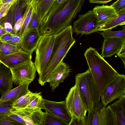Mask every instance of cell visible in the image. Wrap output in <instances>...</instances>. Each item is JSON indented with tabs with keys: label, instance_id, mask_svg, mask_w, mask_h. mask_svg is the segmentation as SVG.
<instances>
[{
	"label": "cell",
	"instance_id": "1",
	"mask_svg": "<svg viewBox=\"0 0 125 125\" xmlns=\"http://www.w3.org/2000/svg\"><path fill=\"white\" fill-rule=\"evenodd\" d=\"M85 0H68L40 27L41 35H56L71 25Z\"/></svg>",
	"mask_w": 125,
	"mask_h": 125
},
{
	"label": "cell",
	"instance_id": "2",
	"mask_svg": "<svg viewBox=\"0 0 125 125\" xmlns=\"http://www.w3.org/2000/svg\"><path fill=\"white\" fill-rule=\"evenodd\" d=\"M72 27L70 25L56 35L51 57L45 69L39 76L38 83L43 86L48 82L51 75L62 62L76 41L73 36Z\"/></svg>",
	"mask_w": 125,
	"mask_h": 125
},
{
	"label": "cell",
	"instance_id": "3",
	"mask_svg": "<svg viewBox=\"0 0 125 125\" xmlns=\"http://www.w3.org/2000/svg\"><path fill=\"white\" fill-rule=\"evenodd\" d=\"M84 55L101 97L106 86L119 74L94 48L87 49Z\"/></svg>",
	"mask_w": 125,
	"mask_h": 125
},
{
	"label": "cell",
	"instance_id": "4",
	"mask_svg": "<svg viewBox=\"0 0 125 125\" xmlns=\"http://www.w3.org/2000/svg\"><path fill=\"white\" fill-rule=\"evenodd\" d=\"M75 80L85 107L90 112L100 102V95L89 69L76 74Z\"/></svg>",
	"mask_w": 125,
	"mask_h": 125
},
{
	"label": "cell",
	"instance_id": "5",
	"mask_svg": "<svg viewBox=\"0 0 125 125\" xmlns=\"http://www.w3.org/2000/svg\"><path fill=\"white\" fill-rule=\"evenodd\" d=\"M56 35H42L35 49L34 63L39 76L45 69L52 52Z\"/></svg>",
	"mask_w": 125,
	"mask_h": 125
},
{
	"label": "cell",
	"instance_id": "6",
	"mask_svg": "<svg viewBox=\"0 0 125 125\" xmlns=\"http://www.w3.org/2000/svg\"><path fill=\"white\" fill-rule=\"evenodd\" d=\"M85 117L86 125H117L110 105L107 107L100 102Z\"/></svg>",
	"mask_w": 125,
	"mask_h": 125
},
{
	"label": "cell",
	"instance_id": "7",
	"mask_svg": "<svg viewBox=\"0 0 125 125\" xmlns=\"http://www.w3.org/2000/svg\"><path fill=\"white\" fill-rule=\"evenodd\" d=\"M98 19L95 13L92 10L79 15L78 19L74 22L73 32L77 34H89L97 31Z\"/></svg>",
	"mask_w": 125,
	"mask_h": 125
},
{
	"label": "cell",
	"instance_id": "8",
	"mask_svg": "<svg viewBox=\"0 0 125 125\" xmlns=\"http://www.w3.org/2000/svg\"><path fill=\"white\" fill-rule=\"evenodd\" d=\"M125 95V76L120 74L106 86L100 97L101 102L106 106L113 101Z\"/></svg>",
	"mask_w": 125,
	"mask_h": 125
},
{
	"label": "cell",
	"instance_id": "9",
	"mask_svg": "<svg viewBox=\"0 0 125 125\" xmlns=\"http://www.w3.org/2000/svg\"><path fill=\"white\" fill-rule=\"evenodd\" d=\"M65 102L67 109L71 116L85 120L87 111L80 97L77 85L75 83L67 95Z\"/></svg>",
	"mask_w": 125,
	"mask_h": 125
},
{
	"label": "cell",
	"instance_id": "10",
	"mask_svg": "<svg viewBox=\"0 0 125 125\" xmlns=\"http://www.w3.org/2000/svg\"><path fill=\"white\" fill-rule=\"evenodd\" d=\"M10 69L13 82L18 85L33 81L37 71L34 63L31 60Z\"/></svg>",
	"mask_w": 125,
	"mask_h": 125
},
{
	"label": "cell",
	"instance_id": "11",
	"mask_svg": "<svg viewBox=\"0 0 125 125\" xmlns=\"http://www.w3.org/2000/svg\"><path fill=\"white\" fill-rule=\"evenodd\" d=\"M43 109L69 124L72 116L66 106L65 101L55 102L43 98Z\"/></svg>",
	"mask_w": 125,
	"mask_h": 125
},
{
	"label": "cell",
	"instance_id": "12",
	"mask_svg": "<svg viewBox=\"0 0 125 125\" xmlns=\"http://www.w3.org/2000/svg\"><path fill=\"white\" fill-rule=\"evenodd\" d=\"M42 36L38 29L26 31L21 38L20 47L24 51L32 54L36 49Z\"/></svg>",
	"mask_w": 125,
	"mask_h": 125
},
{
	"label": "cell",
	"instance_id": "13",
	"mask_svg": "<svg viewBox=\"0 0 125 125\" xmlns=\"http://www.w3.org/2000/svg\"><path fill=\"white\" fill-rule=\"evenodd\" d=\"M32 54L22 50L11 54L0 55V62L10 69L31 60Z\"/></svg>",
	"mask_w": 125,
	"mask_h": 125
},
{
	"label": "cell",
	"instance_id": "14",
	"mask_svg": "<svg viewBox=\"0 0 125 125\" xmlns=\"http://www.w3.org/2000/svg\"><path fill=\"white\" fill-rule=\"evenodd\" d=\"M71 70L69 66L63 61L51 73L48 82L52 91L64 81Z\"/></svg>",
	"mask_w": 125,
	"mask_h": 125
},
{
	"label": "cell",
	"instance_id": "15",
	"mask_svg": "<svg viewBox=\"0 0 125 125\" xmlns=\"http://www.w3.org/2000/svg\"><path fill=\"white\" fill-rule=\"evenodd\" d=\"M125 39L116 38L104 40L101 56L104 58L110 57L117 54Z\"/></svg>",
	"mask_w": 125,
	"mask_h": 125
},
{
	"label": "cell",
	"instance_id": "16",
	"mask_svg": "<svg viewBox=\"0 0 125 125\" xmlns=\"http://www.w3.org/2000/svg\"><path fill=\"white\" fill-rule=\"evenodd\" d=\"M10 69L0 62V92L2 95L13 88Z\"/></svg>",
	"mask_w": 125,
	"mask_h": 125
},
{
	"label": "cell",
	"instance_id": "17",
	"mask_svg": "<svg viewBox=\"0 0 125 125\" xmlns=\"http://www.w3.org/2000/svg\"><path fill=\"white\" fill-rule=\"evenodd\" d=\"M30 83L28 82L25 83L10 90L2 95L0 101L14 102L29 92L30 90L28 89V86Z\"/></svg>",
	"mask_w": 125,
	"mask_h": 125
},
{
	"label": "cell",
	"instance_id": "18",
	"mask_svg": "<svg viewBox=\"0 0 125 125\" xmlns=\"http://www.w3.org/2000/svg\"><path fill=\"white\" fill-rule=\"evenodd\" d=\"M92 10L97 17L98 26L108 21L118 15L111 5L97 6Z\"/></svg>",
	"mask_w": 125,
	"mask_h": 125
},
{
	"label": "cell",
	"instance_id": "19",
	"mask_svg": "<svg viewBox=\"0 0 125 125\" xmlns=\"http://www.w3.org/2000/svg\"><path fill=\"white\" fill-rule=\"evenodd\" d=\"M35 110L25 108L15 109L8 115L16 120L21 125H33L31 120V114Z\"/></svg>",
	"mask_w": 125,
	"mask_h": 125
},
{
	"label": "cell",
	"instance_id": "20",
	"mask_svg": "<svg viewBox=\"0 0 125 125\" xmlns=\"http://www.w3.org/2000/svg\"><path fill=\"white\" fill-rule=\"evenodd\" d=\"M115 117L117 125H125V95L110 105Z\"/></svg>",
	"mask_w": 125,
	"mask_h": 125
},
{
	"label": "cell",
	"instance_id": "21",
	"mask_svg": "<svg viewBox=\"0 0 125 125\" xmlns=\"http://www.w3.org/2000/svg\"><path fill=\"white\" fill-rule=\"evenodd\" d=\"M125 24V12L118 14L113 18L98 26L97 31L111 30L119 25Z\"/></svg>",
	"mask_w": 125,
	"mask_h": 125
},
{
	"label": "cell",
	"instance_id": "22",
	"mask_svg": "<svg viewBox=\"0 0 125 125\" xmlns=\"http://www.w3.org/2000/svg\"><path fill=\"white\" fill-rule=\"evenodd\" d=\"M36 0H29L24 11L23 21L21 28L17 33L21 38L26 31L32 16L34 6Z\"/></svg>",
	"mask_w": 125,
	"mask_h": 125
},
{
	"label": "cell",
	"instance_id": "23",
	"mask_svg": "<svg viewBox=\"0 0 125 125\" xmlns=\"http://www.w3.org/2000/svg\"><path fill=\"white\" fill-rule=\"evenodd\" d=\"M28 1L17 0L12 4L13 28L16 22L23 16Z\"/></svg>",
	"mask_w": 125,
	"mask_h": 125
},
{
	"label": "cell",
	"instance_id": "24",
	"mask_svg": "<svg viewBox=\"0 0 125 125\" xmlns=\"http://www.w3.org/2000/svg\"><path fill=\"white\" fill-rule=\"evenodd\" d=\"M55 0H41L39 2L38 14L40 25L51 10Z\"/></svg>",
	"mask_w": 125,
	"mask_h": 125
},
{
	"label": "cell",
	"instance_id": "25",
	"mask_svg": "<svg viewBox=\"0 0 125 125\" xmlns=\"http://www.w3.org/2000/svg\"><path fill=\"white\" fill-rule=\"evenodd\" d=\"M12 24V8L11 5L6 14L0 20V25L7 33L12 34L14 33Z\"/></svg>",
	"mask_w": 125,
	"mask_h": 125
},
{
	"label": "cell",
	"instance_id": "26",
	"mask_svg": "<svg viewBox=\"0 0 125 125\" xmlns=\"http://www.w3.org/2000/svg\"><path fill=\"white\" fill-rule=\"evenodd\" d=\"M37 93H33L30 91L27 93L13 102L12 104V107L16 110L26 107L28 105L32 97Z\"/></svg>",
	"mask_w": 125,
	"mask_h": 125
},
{
	"label": "cell",
	"instance_id": "27",
	"mask_svg": "<svg viewBox=\"0 0 125 125\" xmlns=\"http://www.w3.org/2000/svg\"><path fill=\"white\" fill-rule=\"evenodd\" d=\"M39 1L36 0L34 6L32 16L27 31L34 29H38L40 26V21L38 14Z\"/></svg>",
	"mask_w": 125,
	"mask_h": 125
},
{
	"label": "cell",
	"instance_id": "28",
	"mask_svg": "<svg viewBox=\"0 0 125 125\" xmlns=\"http://www.w3.org/2000/svg\"><path fill=\"white\" fill-rule=\"evenodd\" d=\"M43 99L41 93H37L32 97L26 108L34 110L43 109Z\"/></svg>",
	"mask_w": 125,
	"mask_h": 125
},
{
	"label": "cell",
	"instance_id": "29",
	"mask_svg": "<svg viewBox=\"0 0 125 125\" xmlns=\"http://www.w3.org/2000/svg\"><path fill=\"white\" fill-rule=\"evenodd\" d=\"M22 50L20 47L0 41V55L11 54Z\"/></svg>",
	"mask_w": 125,
	"mask_h": 125
},
{
	"label": "cell",
	"instance_id": "30",
	"mask_svg": "<svg viewBox=\"0 0 125 125\" xmlns=\"http://www.w3.org/2000/svg\"><path fill=\"white\" fill-rule=\"evenodd\" d=\"M43 125H69L64 121L46 111Z\"/></svg>",
	"mask_w": 125,
	"mask_h": 125
},
{
	"label": "cell",
	"instance_id": "31",
	"mask_svg": "<svg viewBox=\"0 0 125 125\" xmlns=\"http://www.w3.org/2000/svg\"><path fill=\"white\" fill-rule=\"evenodd\" d=\"M111 30H107L99 33L104 39L111 38H116L125 39V27L124 26L120 31H112Z\"/></svg>",
	"mask_w": 125,
	"mask_h": 125
},
{
	"label": "cell",
	"instance_id": "32",
	"mask_svg": "<svg viewBox=\"0 0 125 125\" xmlns=\"http://www.w3.org/2000/svg\"><path fill=\"white\" fill-rule=\"evenodd\" d=\"M13 103L9 101H0V117L8 115L14 109L12 106Z\"/></svg>",
	"mask_w": 125,
	"mask_h": 125
},
{
	"label": "cell",
	"instance_id": "33",
	"mask_svg": "<svg viewBox=\"0 0 125 125\" xmlns=\"http://www.w3.org/2000/svg\"><path fill=\"white\" fill-rule=\"evenodd\" d=\"M68 0H55L51 10L47 15L43 22L40 25V27L42 26L48 18L57 11Z\"/></svg>",
	"mask_w": 125,
	"mask_h": 125
},
{
	"label": "cell",
	"instance_id": "34",
	"mask_svg": "<svg viewBox=\"0 0 125 125\" xmlns=\"http://www.w3.org/2000/svg\"><path fill=\"white\" fill-rule=\"evenodd\" d=\"M110 5L117 14L125 12V0H117Z\"/></svg>",
	"mask_w": 125,
	"mask_h": 125
},
{
	"label": "cell",
	"instance_id": "35",
	"mask_svg": "<svg viewBox=\"0 0 125 125\" xmlns=\"http://www.w3.org/2000/svg\"><path fill=\"white\" fill-rule=\"evenodd\" d=\"M21 125L14 119L6 115L0 117V125Z\"/></svg>",
	"mask_w": 125,
	"mask_h": 125
},
{
	"label": "cell",
	"instance_id": "36",
	"mask_svg": "<svg viewBox=\"0 0 125 125\" xmlns=\"http://www.w3.org/2000/svg\"><path fill=\"white\" fill-rule=\"evenodd\" d=\"M21 40V38L18 34L14 33L12 34L10 40L6 42L20 47Z\"/></svg>",
	"mask_w": 125,
	"mask_h": 125
},
{
	"label": "cell",
	"instance_id": "37",
	"mask_svg": "<svg viewBox=\"0 0 125 125\" xmlns=\"http://www.w3.org/2000/svg\"><path fill=\"white\" fill-rule=\"evenodd\" d=\"M13 3V2L8 3L1 6L0 8V20L6 14Z\"/></svg>",
	"mask_w": 125,
	"mask_h": 125
},
{
	"label": "cell",
	"instance_id": "38",
	"mask_svg": "<svg viewBox=\"0 0 125 125\" xmlns=\"http://www.w3.org/2000/svg\"><path fill=\"white\" fill-rule=\"evenodd\" d=\"M23 21V16L15 24L12 29L14 33L17 34L19 31L22 25Z\"/></svg>",
	"mask_w": 125,
	"mask_h": 125
},
{
	"label": "cell",
	"instance_id": "39",
	"mask_svg": "<svg viewBox=\"0 0 125 125\" xmlns=\"http://www.w3.org/2000/svg\"><path fill=\"white\" fill-rule=\"evenodd\" d=\"M118 57L121 58L123 61L125 66V40H124L123 45L117 54Z\"/></svg>",
	"mask_w": 125,
	"mask_h": 125
},
{
	"label": "cell",
	"instance_id": "40",
	"mask_svg": "<svg viewBox=\"0 0 125 125\" xmlns=\"http://www.w3.org/2000/svg\"><path fill=\"white\" fill-rule=\"evenodd\" d=\"M71 125H86L85 120L79 119L75 116H72L71 120L69 124Z\"/></svg>",
	"mask_w": 125,
	"mask_h": 125
},
{
	"label": "cell",
	"instance_id": "41",
	"mask_svg": "<svg viewBox=\"0 0 125 125\" xmlns=\"http://www.w3.org/2000/svg\"><path fill=\"white\" fill-rule=\"evenodd\" d=\"M12 34L8 33L4 34L0 38V41L5 42H7L10 40Z\"/></svg>",
	"mask_w": 125,
	"mask_h": 125
},
{
	"label": "cell",
	"instance_id": "42",
	"mask_svg": "<svg viewBox=\"0 0 125 125\" xmlns=\"http://www.w3.org/2000/svg\"><path fill=\"white\" fill-rule=\"evenodd\" d=\"M113 0H89L91 3L106 4Z\"/></svg>",
	"mask_w": 125,
	"mask_h": 125
},
{
	"label": "cell",
	"instance_id": "43",
	"mask_svg": "<svg viewBox=\"0 0 125 125\" xmlns=\"http://www.w3.org/2000/svg\"><path fill=\"white\" fill-rule=\"evenodd\" d=\"M17 0H0L2 6L10 2H14Z\"/></svg>",
	"mask_w": 125,
	"mask_h": 125
},
{
	"label": "cell",
	"instance_id": "44",
	"mask_svg": "<svg viewBox=\"0 0 125 125\" xmlns=\"http://www.w3.org/2000/svg\"><path fill=\"white\" fill-rule=\"evenodd\" d=\"M6 33L3 28L0 25V38Z\"/></svg>",
	"mask_w": 125,
	"mask_h": 125
},
{
	"label": "cell",
	"instance_id": "45",
	"mask_svg": "<svg viewBox=\"0 0 125 125\" xmlns=\"http://www.w3.org/2000/svg\"><path fill=\"white\" fill-rule=\"evenodd\" d=\"M1 6H2L1 2L0 1V8L1 7Z\"/></svg>",
	"mask_w": 125,
	"mask_h": 125
},
{
	"label": "cell",
	"instance_id": "46",
	"mask_svg": "<svg viewBox=\"0 0 125 125\" xmlns=\"http://www.w3.org/2000/svg\"><path fill=\"white\" fill-rule=\"evenodd\" d=\"M26 0V1H28L29 0Z\"/></svg>",
	"mask_w": 125,
	"mask_h": 125
},
{
	"label": "cell",
	"instance_id": "47",
	"mask_svg": "<svg viewBox=\"0 0 125 125\" xmlns=\"http://www.w3.org/2000/svg\"><path fill=\"white\" fill-rule=\"evenodd\" d=\"M36 0L40 1L41 0Z\"/></svg>",
	"mask_w": 125,
	"mask_h": 125
}]
</instances>
